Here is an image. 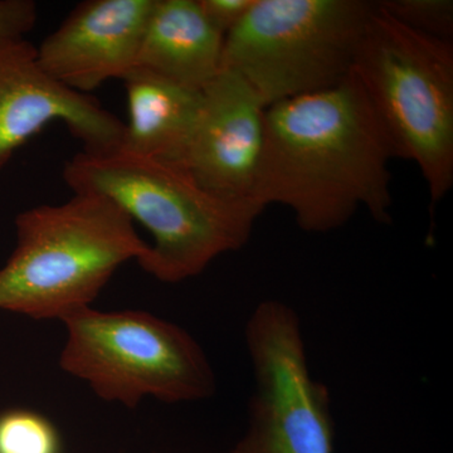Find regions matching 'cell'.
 Instances as JSON below:
<instances>
[{
	"instance_id": "obj_1",
	"label": "cell",
	"mask_w": 453,
	"mask_h": 453,
	"mask_svg": "<svg viewBox=\"0 0 453 453\" xmlns=\"http://www.w3.org/2000/svg\"><path fill=\"white\" fill-rule=\"evenodd\" d=\"M392 157L388 135L350 71L333 88L267 107L253 199L288 208L309 234L335 231L360 208L389 223Z\"/></svg>"
},
{
	"instance_id": "obj_2",
	"label": "cell",
	"mask_w": 453,
	"mask_h": 453,
	"mask_svg": "<svg viewBox=\"0 0 453 453\" xmlns=\"http://www.w3.org/2000/svg\"><path fill=\"white\" fill-rule=\"evenodd\" d=\"M64 180L73 193L105 196L144 226L153 244L138 264L157 281L201 275L225 253L249 242L265 208L208 192L178 164L122 150L74 155Z\"/></svg>"
},
{
	"instance_id": "obj_3",
	"label": "cell",
	"mask_w": 453,
	"mask_h": 453,
	"mask_svg": "<svg viewBox=\"0 0 453 453\" xmlns=\"http://www.w3.org/2000/svg\"><path fill=\"white\" fill-rule=\"evenodd\" d=\"M17 244L0 267V310L64 320L97 299L113 273L149 244L105 196L73 193L18 214Z\"/></svg>"
},
{
	"instance_id": "obj_4",
	"label": "cell",
	"mask_w": 453,
	"mask_h": 453,
	"mask_svg": "<svg viewBox=\"0 0 453 453\" xmlns=\"http://www.w3.org/2000/svg\"><path fill=\"white\" fill-rule=\"evenodd\" d=\"M351 73L395 157L421 170L432 204L453 186V47L408 28L378 7L366 22Z\"/></svg>"
},
{
	"instance_id": "obj_5",
	"label": "cell",
	"mask_w": 453,
	"mask_h": 453,
	"mask_svg": "<svg viewBox=\"0 0 453 453\" xmlns=\"http://www.w3.org/2000/svg\"><path fill=\"white\" fill-rule=\"evenodd\" d=\"M67 339L62 371L103 401L136 408L145 396L164 403L204 401L216 375L204 350L183 327L139 310L85 308L62 320Z\"/></svg>"
},
{
	"instance_id": "obj_6",
	"label": "cell",
	"mask_w": 453,
	"mask_h": 453,
	"mask_svg": "<svg viewBox=\"0 0 453 453\" xmlns=\"http://www.w3.org/2000/svg\"><path fill=\"white\" fill-rule=\"evenodd\" d=\"M375 2L256 0L223 43L222 70L268 107L338 85L350 73Z\"/></svg>"
},
{
	"instance_id": "obj_7",
	"label": "cell",
	"mask_w": 453,
	"mask_h": 453,
	"mask_svg": "<svg viewBox=\"0 0 453 453\" xmlns=\"http://www.w3.org/2000/svg\"><path fill=\"white\" fill-rule=\"evenodd\" d=\"M244 334L255 390L249 429L231 453H333L329 389L310 372L296 311L262 301Z\"/></svg>"
},
{
	"instance_id": "obj_8",
	"label": "cell",
	"mask_w": 453,
	"mask_h": 453,
	"mask_svg": "<svg viewBox=\"0 0 453 453\" xmlns=\"http://www.w3.org/2000/svg\"><path fill=\"white\" fill-rule=\"evenodd\" d=\"M65 122L86 153L120 150L125 124L88 94L42 68L28 41L0 47V170L50 122Z\"/></svg>"
},
{
	"instance_id": "obj_9",
	"label": "cell",
	"mask_w": 453,
	"mask_h": 453,
	"mask_svg": "<svg viewBox=\"0 0 453 453\" xmlns=\"http://www.w3.org/2000/svg\"><path fill=\"white\" fill-rule=\"evenodd\" d=\"M266 109L240 74L220 71L202 89L195 127L175 164L213 195L253 199Z\"/></svg>"
},
{
	"instance_id": "obj_10",
	"label": "cell",
	"mask_w": 453,
	"mask_h": 453,
	"mask_svg": "<svg viewBox=\"0 0 453 453\" xmlns=\"http://www.w3.org/2000/svg\"><path fill=\"white\" fill-rule=\"evenodd\" d=\"M155 0H89L37 47L40 65L57 81L88 94L124 79L138 61Z\"/></svg>"
},
{
	"instance_id": "obj_11",
	"label": "cell",
	"mask_w": 453,
	"mask_h": 453,
	"mask_svg": "<svg viewBox=\"0 0 453 453\" xmlns=\"http://www.w3.org/2000/svg\"><path fill=\"white\" fill-rule=\"evenodd\" d=\"M223 43L198 0H155L136 65L202 91L222 71Z\"/></svg>"
},
{
	"instance_id": "obj_12",
	"label": "cell",
	"mask_w": 453,
	"mask_h": 453,
	"mask_svg": "<svg viewBox=\"0 0 453 453\" xmlns=\"http://www.w3.org/2000/svg\"><path fill=\"white\" fill-rule=\"evenodd\" d=\"M122 81L129 121L120 150L177 163L195 127L202 91L183 88L138 65Z\"/></svg>"
},
{
	"instance_id": "obj_13",
	"label": "cell",
	"mask_w": 453,
	"mask_h": 453,
	"mask_svg": "<svg viewBox=\"0 0 453 453\" xmlns=\"http://www.w3.org/2000/svg\"><path fill=\"white\" fill-rule=\"evenodd\" d=\"M55 426L40 413L9 410L0 413V453H57Z\"/></svg>"
},
{
	"instance_id": "obj_14",
	"label": "cell",
	"mask_w": 453,
	"mask_h": 453,
	"mask_svg": "<svg viewBox=\"0 0 453 453\" xmlns=\"http://www.w3.org/2000/svg\"><path fill=\"white\" fill-rule=\"evenodd\" d=\"M378 7L413 31L451 42L452 0H380Z\"/></svg>"
},
{
	"instance_id": "obj_15",
	"label": "cell",
	"mask_w": 453,
	"mask_h": 453,
	"mask_svg": "<svg viewBox=\"0 0 453 453\" xmlns=\"http://www.w3.org/2000/svg\"><path fill=\"white\" fill-rule=\"evenodd\" d=\"M37 22V5L32 0H0V47L25 41Z\"/></svg>"
},
{
	"instance_id": "obj_16",
	"label": "cell",
	"mask_w": 453,
	"mask_h": 453,
	"mask_svg": "<svg viewBox=\"0 0 453 453\" xmlns=\"http://www.w3.org/2000/svg\"><path fill=\"white\" fill-rule=\"evenodd\" d=\"M255 3L256 0H198L203 16L225 37L242 22Z\"/></svg>"
}]
</instances>
